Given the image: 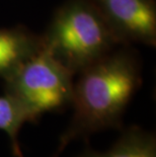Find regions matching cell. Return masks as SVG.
<instances>
[{
    "label": "cell",
    "mask_w": 156,
    "mask_h": 157,
    "mask_svg": "<svg viewBox=\"0 0 156 157\" xmlns=\"http://www.w3.org/2000/svg\"><path fill=\"white\" fill-rule=\"evenodd\" d=\"M59 154H60V153L56 152V153H55V155H54V156H53V157H58V156H59Z\"/></svg>",
    "instance_id": "ba28073f"
},
{
    "label": "cell",
    "mask_w": 156,
    "mask_h": 157,
    "mask_svg": "<svg viewBox=\"0 0 156 157\" xmlns=\"http://www.w3.org/2000/svg\"><path fill=\"white\" fill-rule=\"evenodd\" d=\"M26 122L24 111L14 98L7 93L0 96V130L9 137L12 154L15 157H24L19 148L18 133Z\"/></svg>",
    "instance_id": "52a82bcc"
},
{
    "label": "cell",
    "mask_w": 156,
    "mask_h": 157,
    "mask_svg": "<svg viewBox=\"0 0 156 157\" xmlns=\"http://www.w3.org/2000/svg\"><path fill=\"white\" fill-rule=\"evenodd\" d=\"M42 47L41 36L25 28L0 29V77L7 79Z\"/></svg>",
    "instance_id": "5b68a950"
},
{
    "label": "cell",
    "mask_w": 156,
    "mask_h": 157,
    "mask_svg": "<svg viewBox=\"0 0 156 157\" xmlns=\"http://www.w3.org/2000/svg\"><path fill=\"white\" fill-rule=\"evenodd\" d=\"M77 157H156V138L152 133L133 126L122 133L107 152L94 151L88 147Z\"/></svg>",
    "instance_id": "8992f818"
},
{
    "label": "cell",
    "mask_w": 156,
    "mask_h": 157,
    "mask_svg": "<svg viewBox=\"0 0 156 157\" xmlns=\"http://www.w3.org/2000/svg\"><path fill=\"white\" fill-rule=\"evenodd\" d=\"M43 47L75 74L121 45L90 0H68L54 14Z\"/></svg>",
    "instance_id": "7a4b0ae2"
},
{
    "label": "cell",
    "mask_w": 156,
    "mask_h": 157,
    "mask_svg": "<svg viewBox=\"0 0 156 157\" xmlns=\"http://www.w3.org/2000/svg\"><path fill=\"white\" fill-rule=\"evenodd\" d=\"M79 74L73 86L74 113L60 138L59 153L76 138L120 129L123 115L142 83L140 63L127 48L111 52Z\"/></svg>",
    "instance_id": "6da1fadb"
},
{
    "label": "cell",
    "mask_w": 156,
    "mask_h": 157,
    "mask_svg": "<svg viewBox=\"0 0 156 157\" xmlns=\"http://www.w3.org/2000/svg\"><path fill=\"white\" fill-rule=\"evenodd\" d=\"M121 45H156L155 0H90Z\"/></svg>",
    "instance_id": "277c9868"
},
{
    "label": "cell",
    "mask_w": 156,
    "mask_h": 157,
    "mask_svg": "<svg viewBox=\"0 0 156 157\" xmlns=\"http://www.w3.org/2000/svg\"><path fill=\"white\" fill-rule=\"evenodd\" d=\"M73 75L42 47L4 80L5 93L18 102L26 121L36 123L44 113L71 105Z\"/></svg>",
    "instance_id": "3957f363"
}]
</instances>
